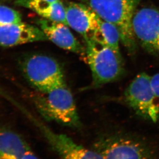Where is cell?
<instances>
[{
    "instance_id": "obj_1",
    "label": "cell",
    "mask_w": 159,
    "mask_h": 159,
    "mask_svg": "<svg viewBox=\"0 0 159 159\" xmlns=\"http://www.w3.org/2000/svg\"><path fill=\"white\" fill-rule=\"evenodd\" d=\"M100 18L115 25L120 40L130 53L136 50V39L132 21L139 0H81Z\"/></svg>"
},
{
    "instance_id": "obj_2",
    "label": "cell",
    "mask_w": 159,
    "mask_h": 159,
    "mask_svg": "<svg viewBox=\"0 0 159 159\" xmlns=\"http://www.w3.org/2000/svg\"><path fill=\"white\" fill-rule=\"evenodd\" d=\"M94 150L103 159H157L153 147L133 134L115 132L100 137Z\"/></svg>"
},
{
    "instance_id": "obj_3",
    "label": "cell",
    "mask_w": 159,
    "mask_h": 159,
    "mask_svg": "<svg viewBox=\"0 0 159 159\" xmlns=\"http://www.w3.org/2000/svg\"><path fill=\"white\" fill-rule=\"evenodd\" d=\"M35 103L46 120L71 128H81L82 124L74 97L66 84L49 92L41 93L36 98Z\"/></svg>"
},
{
    "instance_id": "obj_4",
    "label": "cell",
    "mask_w": 159,
    "mask_h": 159,
    "mask_svg": "<svg viewBox=\"0 0 159 159\" xmlns=\"http://www.w3.org/2000/svg\"><path fill=\"white\" fill-rule=\"evenodd\" d=\"M85 43V56L92 72L93 86L112 82L121 76L124 72L121 57L96 40H87Z\"/></svg>"
},
{
    "instance_id": "obj_5",
    "label": "cell",
    "mask_w": 159,
    "mask_h": 159,
    "mask_svg": "<svg viewBox=\"0 0 159 159\" xmlns=\"http://www.w3.org/2000/svg\"><path fill=\"white\" fill-rule=\"evenodd\" d=\"M23 74L29 82L41 93H46L66 84L58 62L47 55L34 54L24 60Z\"/></svg>"
},
{
    "instance_id": "obj_6",
    "label": "cell",
    "mask_w": 159,
    "mask_h": 159,
    "mask_svg": "<svg viewBox=\"0 0 159 159\" xmlns=\"http://www.w3.org/2000/svg\"><path fill=\"white\" fill-rule=\"evenodd\" d=\"M150 78L145 72L136 75L125 89V98L137 115L155 122L159 119V98L152 89Z\"/></svg>"
},
{
    "instance_id": "obj_7",
    "label": "cell",
    "mask_w": 159,
    "mask_h": 159,
    "mask_svg": "<svg viewBox=\"0 0 159 159\" xmlns=\"http://www.w3.org/2000/svg\"><path fill=\"white\" fill-rule=\"evenodd\" d=\"M133 33L142 47L159 57V9L143 7L136 9L132 21Z\"/></svg>"
},
{
    "instance_id": "obj_8",
    "label": "cell",
    "mask_w": 159,
    "mask_h": 159,
    "mask_svg": "<svg viewBox=\"0 0 159 159\" xmlns=\"http://www.w3.org/2000/svg\"><path fill=\"white\" fill-rule=\"evenodd\" d=\"M60 159H103L96 150L86 148L66 135L55 133L41 122H36Z\"/></svg>"
},
{
    "instance_id": "obj_9",
    "label": "cell",
    "mask_w": 159,
    "mask_h": 159,
    "mask_svg": "<svg viewBox=\"0 0 159 159\" xmlns=\"http://www.w3.org/2000/svg\"><path fill=\"white\" fill-rule=\"evenodd\" d=\"M68 26L85 40L93 39L99 30V17L85 4L70 2L65 6Z\"/></svg>"
},
{
    "instance_id": "obj_10",
    "label": "cell",
    "mask_w": 159,
    "mask_h": 159,
    "mask_svg": "<svg viewBox=\"0 0 159 159\" xmlns=\"http://www.w3.org/2000/svg\"><path fill=\"white\" fill-rule=\"evenodd\" d=\"M40 28L23 23L0 25V46L13 47L47 40Z\"/></svg>"
},
{
    "instance_id": "obj_11",
    "label": "cell",
    "mask_w": 159,
    "mask_h": 159,
    "mask_svg": "<svg viewBox=\"0 0 159 159\" xmlns=\"http://www.w3.org/2000/svg\"><path fill=\"white\" fill-rule=\"evenodd\" d=\"M39 28L48 39L62 49L85 55V50L71 32L68 25L47 19L39 21Z\"/></svg>"
},
{
    "instance_id": "obj_12",
    "label": "cell",
    "mask_w": 159,
    "mask_h": 159,
    "mask_svg": "<svg viewBox=\"0 0 159 159\" xmlns=\"http://www.w3.org/2000/svg\"><path fill=\"white\" fill-rule=\"evenodd\" d=\"M30 149L19 134L8 129H0V159H21Z\"/></svg>"
},
{
    "instance_id": "obj_13",
    "label": "cell",
    "mask_w": 159,
    "mask_h": 159,
    "mask_svg": "<svg viewBox=\"0 0 159 159\" xmlns=\"http://www.w3.org/2000/svg\"><path fill=\"white\" fill-rule=\"evenodd\" d=\"M99 26V37L97 39L95 40L107 44L118 56L121 57L119 49V42L121 41L120 36L116 26L100 18Z\"/></svg>"
},
{
    "instance_id": "obj_14",
    "label": "cell",
    "mask_w": 159,
    "mask_h": 159,
    "mask_svg": "<svg viewBox=\"0 0 159 159\" xmlns=\"http://www.w3.org/2000/svg\"><path fill=\"white\" fill-rule=\"evenodd\" d=\"M36 13L45 19L61 22L68 25L66 21L65 6L60 0L46 5Z\"/></svg>"
},
{
    "instance_id": "obj_15",
    "label": "cell",
    "mask_w": 159,
    "mask_h": 159,
    "mask_svg": "<svg viewBox=\"0 0 159 159\" xmlns=\"http://www.w3.org/2000/svg\"><path fill=\"white\" fill-rule=\"evenodd\" d=\"M22 22L21 16L18 11L0 5V25Z\"/></svg>"
},
{
    "instance_id": "obj_16",
    "label": "cell",
    "mask_w": 159,
    "mask_h": 159,
    "mask_svg": "<svg viewBox=\"0 0 159 159\" xmlns=\"http://www.w3.org/2000/svg\"><path fill=\"white\" fill-rule=\"evenodd\" d=\"M59 0H17L19 5L24 6L35 11L44 5L54 3Z\"/></svg>"
},
{
    "instance_id": "obj_17",
    "label": "cell",
    "mask_w": 159,
    "mask_h": 159,
    "mask_svg": "<svg viewBox=\"0 0 159 159\" xmlns=\"http://www.w3.org/2000/svg\"><path fill=\"white\" fill-rule=\"evenodd\" d=\"M150 84L153 92L159 98V73L155 74L151 77Z\"/></svg>"
},
{
    "instance_id": "obj_18",
    "label": "cell",
    "mask_w": 159,
    "mask_h": 159,
    "mask_svg": "<svg viewBox=\"0 0 159 159\" xmlns=\"http://www.w3.org/2000/svg\"><path fill=\"white\" fill-rule=\"evenodd\" d=\"M21 159H39L38 157L30 149L23 155Z\"/></svg>"
}]
</instances>
